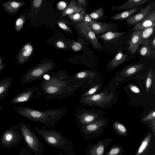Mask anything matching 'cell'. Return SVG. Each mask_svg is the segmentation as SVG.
Here are the masks:
<instances>
[{
  "mask_svg": "<svg viewBox=\"0 0 155 155\" xmlns=\"http://www.w3.org/2000/svg\"><path fill=\"white\" fill-rule=\"evenodd\" d=\"M76 82L82 91L102 81V77L97 71L85 70L78 71L73 75Z\"/></svg>",
  "mask_w": 155,
  "mask_h": 155,
  "instance_id": "ba28073f",
  "label": "cell"
},
{
  "mask_svg": "<svg viewBox=\"0 0 155 155\" xmlns=\"http://www.w3.org/2000/svg\"><path fill=\"white\" fill-rule=\"evenodd\" d=\"M56 47L58 48L65 49L67 48V46L62 41H59L57 42L55 44Z\"/></svg>",
  "mask_w": 155,
  "mask_h": 155,
  "instance_id": "b9f144b4",
  "label": "cell"
},
{
  "mask_svg": "<svg viewBox=\"0 0 155 155\" xmlns=\"http://www.w3.org/2000/svg\"><path fill=\"white\" fill-rule=\"evenodd\" d=\"M84 8L81 5L77 4L74 0H72L68 5L63 10L61 17H63L67 15L79 13Z\"/></svg>",
  "mask_w": 155,
  "mask_h": 155,
  "instance_id": "484cf974",
  "label": "cell"
},
{
  "mask_svg": "<svg viewBox=\"0 0 155 155\" xmlns=\"http://www.w3.org/2000/svg\"><path fill=\"white\" fill-rule=\"evenodd\" d=\"M140 9L141 8L139 7L127 10L113 15L110 18L111 20L113 21H120L127 19Z\"/></svg>",
  "mask_w": 155,
  "mask_h": 155,
  "instance_id": "4316f807",
  "label": "cell"
},
{
  "mask_svg": "<svg viewBox=\"0 0 155 155\" xmlns=\"http://www.w3.org/2000/svg\"><path fill=\"white\" fill-rule=\"evenodd\" d=\"M88 22L95 35L112 31L114 30V26L109 23L96 21L91 19L88 21Z\"/></svg>",
  "mask_w": 155,
  "mask_h": 155,
  "instance_id": "e0dca14e",
  "label": "cell"
},
{
  "mask_svg": "<svg viewBox=\"0 0 155 155\" xmlns=\"http://www.w3.org/2000/svg\"><path fill=\"white\" fill-rule=\"evenodd\" d=\"M149 1L148 0H130L119 6H112L111 10V11H117L139 8L146 4Z\"/></svg>",
  "mask_w": 155,
  "mask_h": 155,
  "instance_id": "d6986e66",
  "label": "cell"
},
{
  "mask_svg": "<svg viewBox=\"0 0 155 155\" xmlns=\"http://www.w3.org/2000/svg\"><path fill=\"white\" fill-rule=\"evenodd\" d=\"M123 146L119 145H116L111 147L106 155H123Z\"/></svg>",
  "mask_w": 155,
  "mask_h": 155,
  "instance_id": "e575fe53",
  "label": "cell"
},
{
  "mask_svg": "<svg viewBox=\"0 0 155 155\" xmlns=\"http://www.w3.org/2000/svg\"><path fill=\"white\" fill-rule=\"evenodd\" d=\"M103 86L102 81L93 85L87 89L82 93L80 97L90 96L96 94L97 92L101 90Z\"/></svg>",
  "mask_w": 155,
  "mask_h": 155,
  "instance_id": "83f0119b",
  "label": "cell"
},
{
  "mask_svg": "<svg viewBox=\"0 0 155 155\" xmlns=\"http://www.w3.org/2000/svg\"><path fill=\"white\" fill-rule=\"evenodd\" d=\"M155 2L154 1L141 8L136 14L127 19L126 22L128 25L136 24L149 14L154 8Z\"/></svg>",
  "mask_w": 155,
  "mask_h": 155,
  "instance_id": "5bb4252c",
  "label": "cell"
},
{
  "mask_svg": "<svg viewBox=\"0 0 155 155\" xmlns=\"http://www.w3.org/2000/svg\"><path fill=\"white\" fill-rule=\"evenodd\" d=\"M152 129V132L153 136H155V119L148 121Z\"/></svg>",
  "mask_w": 155,
  "mask_h": 155,
  "instance_id": "7bdbcfd3",
  "label": "cell"
},
{
  "mask_svg": "<svg viewBox=\"0 0 155 155\" xmlns=\"http://www.w3.org/2000/svg\"><path fill=\"white\" fill-rule=\"evenodd\" d=\"M25 155V154H24V153H21L20 155ZM27 155H30V153H29L28 154H27Z\"/></svg>",
  "mask_w": 155,
  "mask_h": 155,
  "instance_id": "c3c4849f",
  "label": "cell"
},
{
  "mask_svg": "<svg viewBox=\"0 0 155 155\" xmlns=\"http://www.w3.org/2000/svg\"><path fill=\"white\" fill-rule=\"evenodd\" d=\"M109 121L107 118L103 117L90 123L80 126L79 127V130L85 140L96 138L103 134Z\"/></svg>",
  "mask_w": 155,
  "mask_h": 155,
  "instance_id": "52a82bcc",
  "label": "cell"
},
{
  "mask_svg": "<svg viewBox=\"0 0 155 155\" xmlns=\"http://www.w3.org/2000/svg\"><path fill=\"white\" fill-rule=\"evenodd\" d=\"M151 155H155V153H153V154H152Z\"/></svg>",
  "mask_w": 155,
  "mask_h": 155,
  "instance_id": "816d5d0a",
  "label": "cell"
},
{
  "mask_svg": "<svg viewBox=\"0 0 155 155\" xmlns=\"http://www.w3.org/2000/svg\"><path fill=\"white\" fill-rule=\"evenodd\" d=\"M42 0H35L33 1V4L35 8L39 7L41 3Z\"/></svg>",
  "mask_w": 155,
  "mask_h": 155,
  "instance_id": "f6af8a7d",
  "label": "cell"
},
{
  "mask_svg": "<svg viewBox=\"0 0 155 155\" xmlns=\"http://www.w3.org/2000/svg\"><path fill=\"white\" fill-rule=\"evenodd\" d=\"M58 155H70V154H68L67 153H65V154H64L59 153Z\"/></svg>",
  "mask_w": 155,
  "mask_h": 155,
  "instance_id": "681fc988",
  "label": "cell"
},
{
  "mask_svg": "<svg viewBox=\"0 0 155 155\" xmlns=\"http://www.w3.org/2000/svg\"><path fill=\"white\" fill-rule=\"evenodd\" d=\"M125 33L124 32H113L109 31L103 34L99 38L105 41H110L120 38Z\"/></svg>",
  "mask_w": 155,
  "mask_h": 155,
  "instance_id": "f546056e",
  "label": "cell"
},
{
  "mask_svg": "<svg viewBox=\"0 0 155 155\" xmlns=\"http://www.w3.org/2000/svg\"><path fill=\"white\" fill-rule=\"evenodd\" d=\"M42 79L39 87L43 94L47 95V100L70 97L79 88L73 76L65 71L49 73Z\"/></svg>",
  "mask_w": 155,
  "mask_h": 155,
  "instance_id": "6da1fadb",
  "label": "cell"
},
{
  "mask_svg": "<svg viewBox=\"0 0 155 155\" xmlns=\"http://www.w3.org/2000/svg\"><path fill=\"white\" fill-rule=\"evenodd\" d=\"M140 54L148 58L154 59L155 58V50L150 46H142L139 50Z\"/></svg>",
  "mask_w": 155,
  "mask_h": 155,
  "instance_id": "f1b7e54d",
  "label": "cell"
},
{
  "mask_svg": "<svg viewBox=\"0 0 155 155\" xmlns=\"http://www.w3.org/2000/svg\"><path fill=\"white\" fill-rule=\"evenodd\" d=\"M113 127L118 134L124 137L127 135V131L126 127L120 122L116 121L114 122Z\"/></svg>",
  "mask_w": 155,
  "mask_h": 155,
  "instance_id": "1f68e13d",
  "label": "cell"
},
{
  "mask_svg": "<svg viewBox=\"0 0 155 155\" xmlns=\"http://www.w3.org/2000/svg\"><path fill=\"white\" fill-rule=\"evenodd\" d=\"M142 29L134 31L128 41L129 46L128 50L131 53L134 54L138 50L140 45V34Z\"/></svg>",
  "mask_w": 155,
  "mask_h": 155,
  "instance_id": "cb8c5ba5",
  "label": "cell"
},
{
  "mask_svg": "<svg viewBox=\"0 0 155 155\" xmlns=\"http://www.w3.org/2000/svg\"><path fill=\"white\" fill-rule=\"evenodd\" d=\"M71 47L74 51H81L82 48L81 44L77 42L73 41Z\"/></svg>",
  "mask_w": 155,
  "mask_h": 155,
  "instance_id": "f35d334b",
  "label": "cell"
},
{
  "mask_svg": "<svg viewBox=\"0 0 155 155\" xmlns=\"http://www.w3.org/2000/svg\"><path fill=\"white\" fill-rule=\"evenodd\" d=\"M144 67V65L141 64H133L125 66L116 72L115 78L111 80L112 82L116 85L120 82H125L138 74Z\"/></svg>",
  "mask_w": 155,
  "mask_h": 155,
  "instance_id": "8fae6325",
  "label": "cell"
},
{
  "mask_svg": "<svg viewBox=\"0 0 155 155\" xmlns=\"http://www.w3.org/2000/svg\"><path fill=\"white\" fill-rule=\"evenodd\" d=\"M155 119V109L152 110L145 117L143 118L141 121V122L148 121Z\"/></svg>",
  "mask_w": 155,
  "mask_h": 155,
  "instance_id": "74e56055",
  "label": "cell"
},
{
  "mask_svg": "<svg viewBox=\"0 0 155 155\" xmlns=\"http://www.w3.org/2000/svg\"><path fill=\"white\" fill-rule=\"evenodd\" d=\"M150 46L154 49H155V37H154L153 38L152 40Z\"/></svg>",
  "mask_w": 155,
  "mask_h": 155,
  "instance_id": "7dc6e473",
  "label": "cell"
},
{
  "mask_svg": "<svg viewBox=\"0 0 155 155\" xmlns=\"http://www.w3.org/2000/svg\"><path fill=\"white\" fill-rule=\"evenodd\" d=\"M74 24L79 33L90 42L93 49L98 51L102 50V46L90 27L88 21L85 20L82 22Z\"/></svg>",
  "mask_w": 155,
  "mask_h": 155,
  "instance_id": "7c38bea8",
  "label": "cell"
},
{
  "mask_svg": "<svg viewBox=\"0 0 155 155\" xmlns=\"http://www.w3.org/2000/svg\"><path fill=\"white\" fill-rule=\"evenodd\" d=\"M12 82L13 79L10 77L7 76L0 80V101L8 96Z\"/></svg>",
  "mask_w": 155,
  "mask_h": 155,
  "instance_id": "d4e9b609",
  "label": "cell"
},
{
  "mask_svg": "<svg viewBox=\"0 0 155 155\" xmlns=\"http://www.w3.org/2000/svg\"><path fill=\"white\" fill-rule=\"evenodd\" d=\"M86 12L85 9L79 13L73 14L68 15V17L74 23L83 21L86 20Z\"/></svg>",
  "mask_w": 155,
  "mask_h": 155,
  "instance_id": "4dcf8cb0",
  "label": "cell"
},
{
  "mask_svg": "<svg viewBox=\"0 0 155 155\" xmlns=\"http://www.w3.org/2000/svg\"><path fill=\"white\" fill-rule=\"evenodd\" d=\"M26 4L23 1H9L4 2L2 4L4 10L9 15L15 14L20 8Z\"/></svg>",
  "mask_w": 155,
  "mask_h": 155,
  "instance_id": "7402d4cb",
  "label": "cell"
},
{
  "mask_svg": "<svg viewBox=\"0 0 155 155\" xmlns=\"http://www.w3.org/2000/svg\"><path fill=\"white\" fill-rule=\"evenodd\" d=\"M67 4L65 2L61 1L59 2L57 5L58 9L60 10H64L67 7Z\"/></svg>",
  "mask_w": 155,
  "mask_h": 155,
  "instance_id": "ab89813d",
  "label": "cell"
},
{
  "mask_svg": "<svg viewBox=\"0 0 155 155\" xmlns=\"http://www.w3.org/2000/svg\"><path fill=\"white\" fill-rule=\"evenodd\" d=\"M18 125L24 140L33 155H41L44 151L42 143L31 126L22 121Z\"/></svg>",
  "mask_w": 155,
  "mask_h": 155,
  "instance_id": "8992f818",
  "label": "cell"
},
{
  "mask_svg": "<svg viewBox=\"0 0 155 155\" xmlns=\"http://www.w3.org/2000/svg\"><path fill=\"white\" fill-rule=\"evenodd\" d=\"M104 15L103 8L101 7L93 12L88 14L86 16L91 19H98Z\"/></svg>",
  "mask_w": 155,
  "mask_h": 155,
  "instance_id": "836d02e7",
  "label": "cell"
},
{
  "mask_svg": "<svg viewBox=\"0 0 155 155\" xmlns=\"http://www.w3.org/2000/svg\"><path fill=\"white\" fill-rule=\"evenodd\" d=\"M118 93L115 88L110 85L100 93L80 97V103L84 106L93 108L108 109L117 101Z\"/></svg>",
  "mask_w": 155,
  "mask_h": 155,
  "instance_id": "277c9868",
  "label": "cell"
},
{
  "mask_svg": "<svg viewBox=\"0 0 155 155\" xmlns=\"http://www.w3.org/2000/svg\"><path fill=\"white\" fill-rule=\"evenodd\" d=\"M57 24L59 26L65 31L73 34L71 29L67 25L65 21H59Z\"/></svg>",
  "mask_w": 155,
  "mask_h": 155,
  "instance_id": "8d00e7d4",
  "label": "cell"
},
{
  "mask_svg": "<svg viewBox=\"0 0 155 155\" xmlns=\"http://www.w3.org/2000/svg\"><path fill=\"white\" fill-rule=\"evenodd\" d=\"M106 113L97 110L81 108L75 114L76 125L79 127L80 126L86 124L104 117Z\"/></svg>",
  "mask_w": 155,
  "mask_h": 155,
  "instance_id": "9c48e42d",
  "label": "cell"
},
{
  "mask_svg": "<svg viewBox=\"0 0 155 155\" xmlns=\"http://www.w3.org/2000/svg\"><path fill=\"white\" fill-rule=\"evenodd\" d=\"M55 65L53 62L45 61L30 68L21 76V84L24 85L42 78L44 76L53 70Z\"/></svg>",
  "mask_w": 155,
  "mask_h": 155,
  "instance_id": "5b68a950",
  "label": "cell"
},
{
  "mask_svg": "<svg viewBox=\"0 0 155 155\" xmlns=\"http://www.w3.org/2000/svg\"><path fill=\"white\" fill-rule=\"evenodd\" d=\"M76 3L82 6H83L85 8H86V1L85 0H77Z\"/></svg>",
  "mask_w": 155,
  "mask_h": 155,
  "instance_id": "bcb514c9",
  "label": "cell"
},
{
  "mask_svg": "<svg viewBox=\"0 0 155 155\" xmlns=\"http://www.w3.org/2000/svg\"><path fill=\"white\" fill-rule=\"evenodd\" d=\"M44 94L41 91L40 87L28 88L19 92L11 100L10 103L13 105L24 103L43 96Z\"/></svg>",
  "mask_w": 155,
  "mask_h": 155,
  "instance_id": "4fadbf2b",
  "label": "cell"
},
{
  "mask_svg": "<svg viewBox=\"0 0 155 155\" xmlns=\"http://www.w3.org/2000/svg\"><path fill=\"white\" fill-rule=\"evenodd\" d=\"M4 60V57L2 56H0V73L6 66V65L3 63V61Z\"/></svg>",
  "mask_w": 155,
  "mask_h": 155,
  "instance_id": "ee69618b",
  "label": "cell"
},
{
  "mask_svg": "<svg viewBox=\"0 0 155 155\" xmlns=\"http://www.w3.org/2000/svg\"><path fill=\"white\" fill-rule=\"evenodd\" d=\"M4 108V107L0 105V111Z\"/></svg>",
  "mask_w": 155,
  "mask_h": 155,
  "instance_id": "f907efd6",
  "label": "cell"
},
{
  "mask_svg": "<svg viewBox=\"0 0 155 155\" xmlns=\"http://www.w3.org/2000/svg\"><path fill=\"white\" fill-rule=\"evenodd\" d=\"M129 87L130 90L133 93L137 94H140V89L137 86L132 84H130L129 85Z\"/></svg>",
  "mask_w": 155,
  "mask_h": 155,
  "instance_id": "60d3db41",
  "label": "cell"
},
{
  "mask_svg": "<svg viewBox=\"0 0 155 155\" xmlns=\"http://www.w3.org/2000/svg\"><path fill=\"white\" fill-rule=\"evenodd\" d=\"M153 136L152 131H150L147 134L142 141L135 155H147L151 145Z\"/></svg>",
  "mask_w": 155,
  "mask_h": 155,
  "instance_id": "603a6c76",
  "label": "cell"
},
{
  "mask_svg": "<svg viewBox=\"0 0 155 155\" xmlns=\"http://www.w3.org/2000/svg\"><path fill=\"white\" fill-rule=\"evenodd\" d=\"M128 55L124 53L122 51H118L117 54L106 65V71H112L115 70L119 65L126 61L128 58Z\"/></svg>",
  "mask_w": 155,
  "mask_h": 155,
  "instance_id": "ac0fdd59",
  "label": "cell"
},
{
  "mask_svg": "<svg viewBox=\"0 0 155 155\" xmlns=\"http://www.w3.org/2000/svg\"><path fill=\"white\" fill-rule=\"evenodd\" d=\"M154 76V72L152 69H150L148 71L146 82V90L148 93L151 89L153 80Z\"/></svg>",
  "mask_w": 155,
  "mask_h": 155,
  "instance_id": "d6a6232c",
  "label": "cell"
},
{
  "mask_svg": "<svg viewBox=\"0 0 155 155\" xmlns=\"http://www.w3.org/2000/svg\"><path fill=\"white\" fill-rule=\"evenodd\" d=\"M155 24L152 26L142 29L140 34V45L142 46L150 45L154 36Z\"/></svg>",
  "mask_w": 155,
  "mask_h": 155,
  "instance_id": "44dd1931",
  "label": "cell"
},
{
  "mask_svg": "<svg viewBox=\"0 0 155 155\" xmlns=\"http://www.w3.org/2000/svg\"><path fill=\"white\" fill-rule=\"evenodd\" d=\"M22 136L18 124L12 125L3 133L1 140V144L7 147L17 145L21 140Z\"/></svg>",
  "mask_w": 155,
  "mask_h": 155,
  "instance_id": "30bf717a",
  "label": "cell"
},
{
  "mask_svg": "<svg viewBox=\"0 0 155 155\" xmlns=\"http://www.w3.org/2000/svg\"><path fill=\"white\" fill-rule=\"evenodd\" d=\"M26 18L24 14H20L17 19L15 25V29L17 32L20 31L23 28L25 24Z\"/></svg>",
  "mask_w": 155,
  "mask_h": 155,
  "instance_id": "d590c367",
  "label": "cell"
},
{
  "mask_svg": "<svg viewBox=\"0 0 155 155\" xmlns=\"http://www.w3.org/2000/svg\"><path fill=\"white\" fill-rule=\"evenodd\" d=\"M34 129L47 143L66 153L71 155L75 154L72 140L62 136V131L51 128L47 129L44 127L40 128L35 126Z\"/></svg>",
  "mask_w": 155,
  "mask_h": 155,
  "instance_id": "3957f363",
  "label": "cell"
},
{
  "mask_svg": "<svg viewBox=\"0 0 155 155\" xmlns=\"http://www.w3.org/2000/svg\"><path fill=\"white\" fill-rule=\"evenodd\" d=\"M14 110L21 116L32 121L41 123L48 128L54 126L67 114V108L62 107L41 111L34 108L17 106Z\"/></svg>",
  "mask_w": 155,
  "mask_h": 155,
  "instance_id": "7a4b0ae2",
  "label": "cell"
},
{
  "mask_svg": "<svg viewBox=\"0 0 155 155\" xmlns=\"http://www.w3.org/2000/svg\"><path fill=\"white\" fill-rule=\"evenodd\" d=\"M33 51V47L30 42L25 44L18 52L16 57V63L19 65L24 64L28 61Z\"/></svg>",
  "mask_w": 155,
  "mask_h": 155,
  "instance_id": "2e32d148",
  "label": "cell"
},
{
  "mask_svg": "<svg viewBox=\"0 0 155 155\" xmlns=\"http://www.w3.org/2000/svg\"><path fill=\"white\" fill-rule=\"evenodd\" d=\"M154 24H155V8L143 19L135 24L133 30L135 31L143 29L152 26Z\"/></svg>",
  "mask_w": 155,
  "mask_h": 155,
  "instance_id": "ffe728a7",
  "label": "cell"
},
{
  "mask_svg": "<svg viewBox=\"0 0 155 155\" xmlns=\"http://www.w3.org/2000/svg\"><path fill=\"white\" fill-rule=\"evenodd\" d=\"M113 141V139L105 138L94 145H89L86 150L87 155H103L106 148Z\"/></svg>",
  "mask_w": 155,
  "mask_h": 155,
  "instance_id": "9a60e30c",
  "label": "cell"
}]
</instances>
